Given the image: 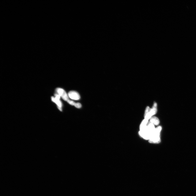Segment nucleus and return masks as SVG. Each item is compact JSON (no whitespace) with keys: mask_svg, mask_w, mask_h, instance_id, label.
<instances>
[{"mask_svg":"<svg viewBox=\"0 0 196 196\" xmlns=\"http://www.w3.org/2000/svg\"><path fill=\"white\" fill-rule=\"evenodd\" d=\"M162 129V127L159 126L155 129L152 134L150 139L148 140L149 143H158L161 141L160 133Z\"/></svg>","mask_w":196,"mask_h":196,"instance_id":"nucleus-1","label":"nucleus"},{"mask_svg":"<svg viewBox=\"0 0 196 196\" xmlns=\"http://www.w3.org/2000/svg\"><path fill=\"white\" fill-rule=\"evenodd\" d=\"M56 92L63 100L67 101L69 100L68 95L64 89L60 88H57Z\"/></svg>","mask_w":196,"mask_h":196,"instance_id":"nucleus-2","label":"nucleus"},{"mask_svg":"<svg viewBox=\"0 0 196 196\" xmlns=\"http://www.w3.org/2000/svg\"><path fill=\"white\" fill-rule=\"evenodd\" d=\"M68 96L71 99L75 100H79L80 99V96L77 92L71 91L69 92Z\"/></svg>","mask_w":196,"mask_h":196,"instance_id":"nucleus-3","label":"nucleus"},{"mask_svg":"<svg viewBox=\"0 0 196 196\" xmlns=\"http://www.w3.org/2000/svg\"><path fill=\"white\" fill-rule=\"evenodd\" d=\"M139 134L140 136L143 139L148 140L150 139L152 135L151 134L146 130L143 131H140Z\"/></svg>","mask_w":196,"mask_h":196,"instance_id":"nucleus-4","label":"nucleus"},{"mask_svg":"<svg viewBox=\"0 0 196 196\" xmlns=\"http://www.w3.org/2000/svg\"><path fill=\"white\" fill-rule=\"evenodd\" d=\"M60 99L57 98L56 97L52 96L51 97V100L53 102L55 103L57 106V107L61 111H62V103L60 100Z\"/></svg>","mask_w":196,"mask_h":196,"instance_id":"nucleus-5","label":"nucleus"},{"mask_svg":"<svg viewBox=\"0 0 196 196\" xmlns=\"http://www.w3.org/2000/svg\"><path fill=\"white\" fill-rule=\"evenodd\" d=\"M153 116L151 112V108L149 107H147L145 111L144 117L145 119L149 120Z\"/></svg>","mask_w":196,"mask_h":196,"instance_id":"nucleus-6","label":"nucleus"},{"mask_svg":"<svg viewBox=\"0 0 196 196\" xmlns=\"http://www.w3.org/2000/svg\"><path fill=\"white\" fill-rule=\"evenodd\" d=\"M155 129L154 125L149 121L148 122L146 130L152 135Z\"/></svg>","mask_w":196,"mask_h":196,"instance_id":"nucleus-7","label":"nucleus"},{"mask_svg":"<svg viewBox=\"0 0 196 196\" xmlns=\"http://www.w3.org/2000/svg\"><path fill=\"white\" fill-rule=\"evenodd\" d=\"M148 122V120L144 119L142 121L140 126V131H143L146 130L147 125Z\"/></svg>","mask_w":196,"mask_h":196,"instance_id":"nucleus-8","label":"nucleus"},{"mask_svg":"<svg viewBox=\"0 0 196 196\" xmlns=\"http://www.w3.org/2000/svg\"><path fill=\"white\" fill-rule=\"evenodd\" d=\"M149 122L154 125L158 126L160 123L159 119L157 117L153 116L149 119Z\"/></svg>","mask_w":196,"mask_h":196,"instance_id":"nucleus-9","label":"nucleus"},{"mask_svg":"<svg viewBox=\"0 0 196 196\" xmlns=\"http://www.w3.org/2000/svg\"><path fill=\"white\" fill-rule=\"evenodd\" d=\"M157 112V104L156 102H154L152 107L151 108V112L152 115L156 114Z\"/></svg>","mask_w":196,"mask_h":196,"instance_id":"nucleus-10","label":"nucleus"},{"mask_svg":"<svg viewBox=\"0 0 196 196\" xmlns=\"http://www.w3.org/2000/svg\"><path fill=\"white\" fill-rule=\"evenodd\" d=\"M74 106L77 108H80L82 107L81 104L79 103H75Z\"/></svg>","mask_w":196,"mask_h":196,"instance_id":"nucleus-11","label":"nucleus"},{"mask_svg":"<svg viewBox=\"0 0 196 196\" xmlns=\"http://www.w3.org/2000/svg\"><path fill=\"white\" fill-rule=\"evenodd\" d=\"M67 102L69 104L73 106H74L75 103L73 101L70 100H68Z\"/></svg>","mask_w":196,"mask_h":196,"instance_id":"nucleus-12","label":"nucleus"}]
</instances>
